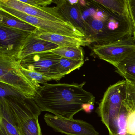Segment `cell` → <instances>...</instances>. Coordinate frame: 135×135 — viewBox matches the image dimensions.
<instances>
[{"label": "cell", "instance_id": "7c38bea8", "mask_svg": "<svg viewBox=\"0 0 135 135\" xmlns=\"http://www.w3.org/2000/svg\"><path fill=\"white\" fill-rule=\"evenodd\" d=\"M60 12L66 21L74 26L86 33V22L83 17L79 1L77 4L72 5L68 1H54Z\"/></svg>", "mask_w": 135, "mask_h": 135}, {"label": "cell", "instance_id": "6da1fadb", "mask_svg": "<svg viewBox=\"0 0 135 135\" xmlns=\"http://www.w3.org/2000/svg\"><path fill=\"white\" fill-rule=\"evenodd\" d=\"M86 84L46 83L41 86L34 98L41 111L52 113L60 117L72 119L83 110V105L95 104V97L84 90Z\"/></svg>", "mask_w": 135, "mask_h": 135}, {"label": "cell", "instance_id": "ac0fdd59", "mask_svg": "<svg viewBox=\"0 0 135 135\" xmlns=\"http://www.w3.org/2000/svg\"><path fill=\"white\" fill-rule=\"evenodd\" d=\"M0 23L18 30L35 33L39 29L31 24L0 10Z\"/></svg>", "mask_w": 135, "mask_h": 135}, {"label": "cell", "instance_id": "3957f363", "mask_svg": "<svg viewBox=\"0 0 135 135\" xmlns=\"http://www.w3.org/2000/svg\"><path fill=\"white\" fill-rule=\"evenodd\" d=\"M126 94L124 79L109 87L99 103L98 113L109 135H126L127 111L124 104Z\"/></svg>", "mask_w": 135, "mask_h": 135}, {"label": "cell", "instance_id": "e0dca14e", "mask_svg": "<svg viewBox=\"0 0 135 135\" xmlns=\"http://www.w3.org/2000/svg\"><path fill=\"white\" fill-rule=\"evenodd\" d=\"M94 1L114 15L131 21L127 0H94Z\"/></svg>", "mask_w": 135, "mask_h": 135}, {"label": "cell", "instance_id": "4316f807", "mask_svg": "<svg viewBox=\"0 0 135 135\" xmlns=\"http://www.w3.org/2000/svg\"><path fill=\"white\" fill-rule=\"evenodd\" d=\"M133 36L134 37L135 39V28L133 29Z\"/></svg>", "mask_w": 135, "mask_h": 135}, {"label": "cell", "instance_id": "9a60e30c", "mask_svg": "<svg viewBox=\"0 0 135 135\" xmlns=\"http://www.w3.org/2000/svg\"><path fill=\"white\" fill-rule=\"evenodd\" d=\"M59 48V46L54 43L36 37L32 33L25 42L21 51L19 54L20 60L27 56L36 53L52 51Z\"/></svg>", "mask_w": 135, "mask_h": 135}, {"label": "cell", "instance_id": "8992f818", "mask_svg": "<svg viewBox=\"0 0 135 135\" xmlns=\"http://www.w3.org/2000/svg\"><path fill=\"white\" fill-rule=\"evenodd\" d=\"M0 10L36 27L42 31L69 37L85 38L90 41L83 31L71 23L57 22L33 17L2 4H0Z\"/></svg>", "mask_w": 135, "mask_h": 135}, {"label": "cell", "instance_id": "603a6c76", "mask_svg": "<svg viewBox=\"0 0 135 135\" xmlns=\"http://www.w3.org/2000/svg\"><path fill=\"white\" fill-rule=\"evenodd\" d=\"M20 2L30 6L47 7L53 3L52 0H19Z\"/></svg>", "mask_w": 135, "mask_h": 135}, {"label": "cell", "instance_id": "484cf974", "mask_svg": "<svg viewBox=\"0 0 135 135\" xmlns=\"http://www.w3.org/2000/svg\"><path fill=\"white\" fill-rule=\"evenodd\" d=\"M69 3L72 5H75V4H77L79 3V1H70V0H68Z\"/></svg>", "mask_w": 135, "mask_h": 135}, {"label": "cell", "instance_id": "30bf717a", "mask_svg": "<svg viewBox=\"0 0 135 135\" xmlns=\"http://www.w3.org/2000/svg\"><path fill=\"white\" fill-rule=\"evenodd\" d=\"M32 33L0 23V54L18 57L25 42Z\"/></svg>", "mask_w": 135, "mask_h": 135}, {"label": "cell", "instance_id": "5b68a950", "mask_svg": "<svg viewBox=\"0 0 135 135\" xmlns=\"http://www.w3.org/2000/svg\"><path fill=\"white\" fill-rule=\"evenodd\" d=\"M20 67L18 57L0 54V82L11 86L27 98L34 99L41 86L26 77Z\"/></svg>", "mask_w": 135, "mask_h": 135}, {"label": "cell", "instance_id": "4fadbf2b", "mask_svg": "<svg viewBox=\"0 0 135 135\" xmlns=\"http://www.w3.org/2000/svg\"><path fill=\"white\" fill-rule=\"evenodd\" d=\"M34 34L36 37L54 43L58 45L59 47H79L91 44L89 40L85 38L51 33L39 30Z\"/></svg>", "mask_w": 135, "mask_h": 135}, {"label": "cell", "instance_id": "2e32d148", "mask_svg": "<svg viewBox=\"0 0 135 135\" xmlns=\"http://www.w3.org/2000/svg\"><path fill=\"white\" fill-rule=\"evenodd\" d=\"M0 135H20L9 116L3 98H0Z\"/></svg>", "mask_w": 135, "mask_h": 135}, {"label": "cell", "instance_id": "7a4b0ae2", "mask_svg": "<svg viewBox=\"0 0 135 135\" xmlns=\"http://www.w3.org/2000/svg\"><path fill=\"white\" fill-rule=\"evenodd\" d=\"M90 16L85 20L86 36L91 43L106 44L133 35L132 22L114 15L93 1Z\"/></svg>", "mask_w": 135, "mask_h": 135}, {"label": "cell", "instance_id": "ffe728a7", "mask_svg": "<svg viewBox=\"0 0 135 135\" xmlns=\"http://www.w3.org/2000/svg\"><path fill=\"white\" fill-rule=\"evenodd\" d=\"M84 64V61L76 60L61 57L56 67L58 73L65 76L75 70L79 69Z\"/></svg>", "mask_w": 135, "mask_h": 135}, {"label": "cell", "instance_id": "d6986e66", "mask_svg": "<svg viewBox=\"0 0 135 135\" xmlns=\"http://www.w3.org/2000/svg\"><path fill=\"white\" fill-rule=\"evenodd\" d=\"M116 71L124 79L135 80V51L118 64Z\"/></svg>", "mask_w": 135, "mask_h": 135}, {"label": "cell", "instance_id": "52a82bcc", "mask_svg": "<svg viewBox=\"0 0 135 135\" xmlns=\"http://www.w3.org/2000/svg\"><path fill=\"white\" fill-rule=\"evenodd\" d=\"M135 51V39L130 36L106 44L94 45L92 52L99 59L116 67Z\"/></svg>", "mask_w": 135, "mask_h": 135}, {"label": "cell", "instance_id": "9c48e42d", "mask_svg": "<svg viewBox=\"0 0 135 135\" xmlns=\"http://www.w3.org/2000/svg\"><path fill=\"white\" fill-rule=\"evenodd\" d=\"M44 119L47 125L55 132L67 135H99L92 125L79 119L60 117L46 113Z\"/></svg>", "mask_w": 135, "mask_h": 135}, {"label": "cell", "instance_id": "5bb4252c", "mask_svg": "<svg viewBox=\"0 0 135 135\" xmlns=\"http://www.w3.org/2000/svg\"><path fill=\"white\" fill-rule=\"evenodd\" d=\"M126 81V97L124 104L127 111L126 135H135V80Z\"/></svg>", "mask_w": 135, "mask_h": 135}, {"label": "cell", "instance_id": "277c9868", "mask_svg": "<svg viewBox=\"0 0 135 135\" xmlns=\"http://www.w3.org/2000/svg\"><path fill=\"white\" fill-rule=\"evenodd\" d=\"M1 98L20 135H42L38 119L42 111L34 99L22 94Z\"/></svg>", "mask_w": 135, "mask_h": 135}, {"label": "cell", "instance_id": "7402d4cb", "mask_svg": "<svg viewBox=\"0 0 135 135\" xmlns=\"http://www.w3.org/2000/svg\"><path fill=\"white\" fill-rule=\"evenodd\" d=\"M20 69L23 75L30 80L37 84H44L47 82L52 80V79L46 75L37 71H30L20 67Z\"/></svg>", "mask_w": 135, "mask_h": 135}, {"label": "cell", "instance_id": "ba28073f", "mask_svg": "<svg viewBox=\"0 0 135 135\" xmlns=\"http://www.w3.org/2000/svg\"><path fill=\"white\" fill-rule=\"evenodd\" d=\"M61 57L51 51L36 53L20 60V65L23 68L41 73L52 80L59 81L65 76L58 73L56 67Z\"/></svg>", "mask_w": 135, "mask_h": 135}, {"label": "cell", "instance_id": "8fae6325", "mask_svg": "<svg viewBox=\"0 0 135 135\" xmlns=\"http://www.w3.org/2000/svg\"><path fill=\"white\" fill-rule=\"evenodd\" d=\"M0 4L33 17L57 22L71 23L66 21L57 7H35L23 3L19 0H0Z\"/></svg>", "mask_w": 135, "mask_h": 135}, {"label": "cell", "instance_id": "44dd1931", "mask_svg": "<svg viewBox=\"0 0 135 135\" xmlns=\"http://www.w3.org/2000/svg\"><path fill=\"white\" fill-rule=\"evenodd\" d=\"M51 51L62 57L84 61L83 51L81 47H59Z\"/></svg>", "mask_w": 135, "mask_h": 135}, {"label": "cell", "instance_id": "d4e9b609", "mask_svg": "<svg viewBox=\"0 0 135 135\" xmlns=\"http://www.w3.org/2000/svg\"><path fill=\"white\" fill-rule=\"evenodd\" d=\"M94 108V104L92 103H88L84 104L83 105V110L86 113H90L93 111Z\"/></svg>", "mask_w": 135, "mask_h": 135}, {"label": "cell", "instance_id": "cb8c5ba5", "mask_svg": "<svg viewBox=\"0 0 135 135\" xmlns=\"http://www.w3.org/2000/svg\"><path fill=\"white\" fill-rule=\"evenodd\" d=\"M129 17L133 27L135 28V0H127Z\"/></svg>", "mask_w": 135, "mask_h": 135}]
</instances>
